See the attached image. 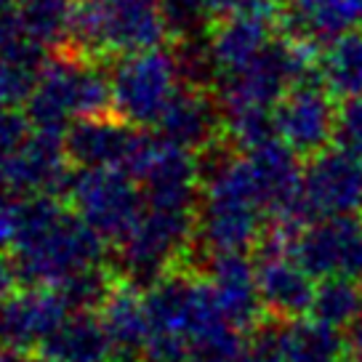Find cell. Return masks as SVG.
<instances>
[{"instance_id": "cell-1", "label": "cell", "mask_w": 362, "mask_h": 362, "mask_svg": "<svg viewBox=\"0 0 362 362\" xmlns=\"http://www.w3.org/2000/svg\"><path fill=\"white\" fill-rule=\"evenodd\" d=\"M11 245L16 250L13 272L40 288H62L83 272L96 269L102 250L99 235L83 218L59 211L48 194L16 205Z\"/></svg>"}, {"instance_id": "cell-2", "label": "cell", "mask_w": 362, "mask_h": 362, "mask_svg": "<svg viewBox=\"0 0 362 362\" xmlns=\"http://www.w3.org/2000/svg\"><path fill=\"white\" fill-rule=\"evenodd\" d=\"M259 179L248 158L221 155L205 173V205L200 218L203 240L216 253L245 250L259 240L267 218Z\"/></svg>"}, {"instance_id": "cell-3", "label": "cell", "mask_w": 362, "mask_h": 362, "mask_svg": "<svg viewBox=\"0 0 362 362\" xmlns=\"http://www.w3.org/2000/svg\"><path fill=\"white\" fill-rule=\"evenodd\" d=\"M112 102V83L80 62H54L37 72L30 93V117L40 131L59 134L83 117L102 115Z\"/></svg>"}, {"instance_id": "cell-4", "label": "cell", "mask_w": 362, "mask_h": 362, "mask_svg": "<svg viewBox=\"0 0 362 362\" xmlns=\"http://www.w3.org/2000/svg\"><path fill=\"white\" fill-rule=\"evenodd\" d=\"M163 8L155 0H86L75 8L72 33L102 51H149L165 35Z\"/></svg>"}, {"instance_id": "cell-5", "label": "cell", "mask_w": 362, "mask_h": 362, "mask_svg": "<svg viewBox=\"0 0 362 362\" xmlns=\"http://www.w3.org/2000/svg\"><path fill=\"white\" fill-rule=\"evenodd\" d=\"M179 59L158 48L131 54L112 78L115 110L128 123H158L179 90Z\"/></svg>"}, {"instance_id": "cell-6", "label": "cell", "mask_w": 362, "mask_h": 362, "mask_svg": "<svg viewBox=\"0 0 362 362\" xmlns=\"http://www.w3.org/2000/svg\"><path fill=\"white\" fill-rule=\"evenodd\" d=\"M78 216L107 240H125L141 216V197L125 168H83L72 179Z\"/></svg>"}, {"instance_id": "cell-7", "label": "cell", "mask_w": 362, "mask_h": 362, "mask_svg": "<svg viewBox=\"0 0 362 362\" xmlns=\"http://www.w3.org/2000/svg\"><path fill=\"white\" fill-rule=\"evenodd\" d=\"M277 136L301 158H315L336 141L339 107L322 83H298L274 107Z\"/></svg>"}, {"instance_id": "cell-8", "label": "cell", "mask_w": 362, "mask_h": 362, "mask_svg": "<svg viewBox=\"0 0 362 362\" xmlns=\"http://www.w3.org/2000/svg\"><path fill=\"white\" fill-rule=\"evenodd\" d=\"M301 203L309 218L360 214L362 160L341 147H328L309 158L301 179Z\"/></svg>"}, {"instance_id": "cell-9", "label": "cell", "mask_w": 362, "mask_h": 362, "mask_svg": "<svg viewBox=\"0 0 362 362\" xmlns=\"http://www.w3.org/2000/svg\"><path fill=\"white\" fill-rule=\"evenodd\" d=\"M293 256L317 280L330 274L362 277V221L357 216H322L296 235Z\"/></svg>"}, {"instance_id": "cell-10", "label": "cell", "mask_w": 362, "mask_h": 362, "mask_svg": "<svg viewBox=\"0 0 362 362\" xmlns=\"http://www.w3.org/2000/svg\"><path fill=\"white\" fill-rule=\"evenodd\" d=\"M192 235V214L187 208H155L139 216L125 243V267L139 280H160L173 256H179Z\"/></svg>"}, {"instance_id": "cell-11", "label": "cell", "mask_w": 362, "mask_h": 362, "mask_svg": "<svg viewBox=\"0 0 362 362\" xmlns=\"http://www.w3.org/2000/svg\"><path fill=\"white\" fill-rule=\"evenodd\" d=\"M256 354L261 362H349L346 339L317 317L280 320L256 333Z\"/></svg>"}, {"instance_id": "cell-12", "label": "cell", "mask_w": 362, "mask_h": 362, "mask_svg": "<svg viewBox=\"0 0 362 362\" xmlns=\"http://www.w3.org/2000/svg\"><path fill=\"white\" fill-rule=\"evenodd\" d=\"M256 283L264 309L277 320L304 317L315 306V274L296 259L291 248L267 243L256 261Z\"/></svg>"}, {"instance_id": "cell-13", "label": "cell", "mask_w": 362, "mask_h": 362, "mask_svg": "<svg viewBox=\"0 0 362 362\" xmlns=\"http://www.w3.org/2000/svg\"><path fill=\"white\" fill-rule=\"evenodd\" d=\"M67 298L57 288L33 285L27 293L13 296L0 306V341L11 349L43 344L67 320Z\"/></svg>"}, {"instance_id": "cell-14", "label": "cell", "mask_w": 362, "mask_h": 362, "mask_svg": "<svg viewBox=\"0 0 362 362\" xmlns=\"http://www.w3.org/2000/svg\"><path fill=\"white\" fill-rule=\"evenodd\" d=\"M216 301L224 312L232 328L253 330L267 312L261 304L259 283H256V264L243 256V250L216 253L211 261V280Z\"/></svg>"}, {"instance_id": "cell-15", "label": "cell", "mask_w": 362, "mask_h": 362, "mask_svg": "<svg viewBox=\"0 0 362 362\" xmlns=\"http://www.w3.org/2000/svg\"><path fill=\"white\" fill-rule=\"evenodd\" d=\"M141 141L144 139L120 120L90 115L69 125L67 155L83 163V168H125L136 158Z\"/></svg>"}, {"instance_id": "cell-16", "label": "cell", "mask_w": 362, "mask_h": 362, "mask_svg": "<svg viewBox=\"0 0 362 362\" xmlns=\"http://www.w3.org/2000/svg\"><path fill=\"white\" fill-rule=\"evenodd\" d=\"M362 24V0H291L285 33L298 43H330Z\"/></svg>"}, {"instance_id": "cell-17", "label": "cell", "mask_w": 362, "mask_h": 362, "mask_svg": "<svg viewBox=\"0 0 362 362\" xmlns=\"http://www.w3.org/2000/svg\"><path fill=\"white\" fill-rule=\"evenodd\" d=\"M272 43V24L261 13H232L211 37L216 80L250 64Z\"/></svg>"}, {"instance_id": "cell-18", "label": "cell", "mask_w": 362, "mask_h": 362, "mask_svg": "<svg viewBox=\"0 0 362 362\" xmlns=\"http://www.w3.org/2000/svg\"><path fill=\"white\" fill-rule=\"evenodd\" d=\"M104 325L112 339V362H144L149 341L147 304L131 288L110 291L104 298Z\"/></svg>"}, {"instance_id": "cell-19", "label": "cell", "mask_w": 362, "mask_h": 362, "mask_svg": "<svg viewBox=\"0 0 362 362\" xmlns=\"http://www.w3.org/2000/svg\"><path fill=\"white\" fill-rule=\"evenodd\" d=\"M218 125V112L197 88H179L165 112L160 115V139L184 149L208 147Z\"/></svg>"}, {"instance_id": "cell-20", "label": "cell", "mask_w": 362, "mask_h": 362, "mask_svg": "<svg viewBox=\"0 0 362 362\" xmlns=\"http://www.w3.org/2000/svg\"><path fill=\"white\" fill-rule=\"evenodd\" d=\"M40 346L43 357L54 362H112V339L107 325L88 312L67 317Z\"/></svg>"}, {"instance_id": "cell-21", "label": "cell", "mask_w": 362, "mask_h": 362, "mask_svg": "<svg viewBox=\"0 0 362 362\" xmlns=\"http://www.w3.org/2000/svg\"><path fill=\"white\" fill-rule=\"evenodd\" d=\"M64 149L59 147L57 134L40 131L27 136L8 155V170L16 189H54L64 170Z\"/></svg>"}, {"instance_id": "cell-22", "label": "cell", "mask_w": 362, "mask_h": 362, "mask_svg": "<svg viewBox=\"0 0 362 362\" xmlns=\"http://www.w3.org/2000/svg\"><path fill=\"white\" fill-rule=\"evenodd\" d=\"M320 83L333 93L346 99L362 96V33H346L330 40L317 64Z\"/></svg>"}, {"instance_id": "cell-23", "label": "cell", "mask_w": 362, "mask_h": 362, "mask_svg": "<svg viewBox=\"0 0 362 362\" xmlns=\"http://www.w3.org/2000/svg\"><path fill=\"white\" fill-rule=\"evenodd\" d=\"M312 317L333 328H349L362 317V285L349 274H330L317 283Z\"/></svg>"}, {"instance_id": "cell-24", "label": "cell", "mask_w": 362, "mask_h": 362, "mask_svg": "<svg viewBox=\"0 0 362 362\" xmlns=\"http://www.w3.org/2000/svg\"><path fill=\"white\" fill-rule=\"evenodd\" d=\"M19 16L37 43H54L64 33H72L75 8L67 0H19Z\"/></svg>"}, {"instance_id": "cell-25", "label": "cell", "mask_w": 362, "mask_h": 362, "mask_svg": "<svg viewBox=\"0 0 362 362\" xmlns=\"http://www.w3.org/2000/svg\"><path fill=\"white\" fill-rule=\"evenodd\" d=\"M224 112L229 134L243 149H256L277 139L274 107H232Z\"/></svg>"}, {"instance_id": "cell-26", "label": "cell", "mask_w": 362, "mask_h": 362, "mask_svg": "<svg viewBox=\"0 0 362 362\" xmlns=\"http://www.w3.org/2000/svg\"><path fill=\"white\" fill-rule=\"evenodd\" d=\"M160 8L165 27L179 35H194L216 13L211 0H163Z\"/></svg>"}, {"instance_id": "cell-27", "label": "cell", "mask_w": 362, "mask_h": 362, "mask_svg": "<svg viewBox=\"0 0 362 362\" xmlns=\"http://www.w3.org/2000/svg\"><path fill=\"white\" fill-rule=\"evenodd\" d=\"M336 147L362 160V96L360 99H346L344 107H339Z\"/></svg>"}, {"instance_id": "cell-28", "label": "cell", "mask_w": 362, "mask_h": 362, "mask_svg": "<svg viewBox=\"0 0 362 362\" xmlns=\"http://www.w3.org/2000/svg\"><path fill=\"white\" fill-rule=\"evenodd\" d=\"M24 139V120L22 115H16L8 104H0V152L16 149Z\"/></svg>"}, {"instance_id": "cell-29", "label": "cell", "mask_w": 362, "mask_h": 362, "mask_svg": "<svg viewBox=\"0 0 362 362\" xmlns=\"http://www.w3.org/2000/svg\"><path fill=\"white\" fill-rule=\"evenodd\" d=\"M214 3L216 13H261V16H269L277 6H283L285 0H211Z\"/></svg>"}, {"instance_id": "cell-30", "label": "cell", "mask_w": 362, "mask_h": 362, "mask_svg": "<svg viewBox=\"0 0 362 362\" xmlns=\"http://www.w3.org/2000/svg\"><path fill=\"white\" fill-rule=\"evenodd\" d=\"M346 357L349 362H362V317L349 325V333H346Z\"/></svg>"}, {"instance_id": "cell-31", "label": "cell", "mask_w": 362, "mask_h": 362, "mask_svg": "<svg viewBox=\"0 0 362 362\" xmlns=\"http://www.w3.org/2000/svg\"><path fill=\"white\" fill-rule=\"evenodd\" d=\"M13 264H8V261L0 259V304L6 301V293H8V288H11L13 283Z\"/></svg>"}, {"instance_id": "cell-32", "label": "cell", "mask_w": 362, "mask_h": 362, "mask_svg": "<svg viewBox=\"0 0 362 362\" xmlns=\"http://www.w3.org/2000/svg\"><path fill=\"white\" fill-rule=\"evenodd\" d=\"M8 187H13V181H11V170H8V158H3L0 155V208H3V192L8 189Z\"/></svg>"}, {"instance_id": "cell-33", "label": "cell", "mask_w": 362, "mask_h": 362, "mask_svg": "<svg viewBox=\"0 0 362 362\" xmlns=\"http://www.w3.org/2000/svg\"><path fill=\"white\" fill-rule=\"evenodd\" d=\"M40 362H54V360H48V357H43V360H40Z\"/></svg>"}]
</instances>
